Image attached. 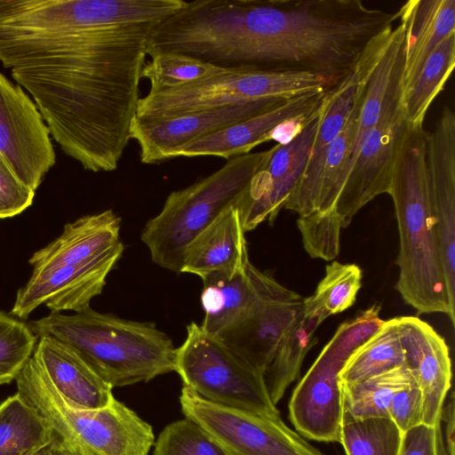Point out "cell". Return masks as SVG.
<instances>
[{
	"mask_svg": "<svg viewBox=\"0 0 455 455\" xmlns=\"http://www.w3.org/2000/svg\"><path fill=\"white\" fill-rule=\"evenodd\" d=\"M185 2L0 0V63L84 169L118 167L150 36Z\"/></svg>",
	"mask_w": 455,
	"mask_h": 455,
	"instance_id": "6da1fadb",
	"label": "cell"
},
{
	"mask_svg": "<svg viewBox=\"0 0 455 455\" xmlns=\"http://www.w3.org/2000/svg\"><path fill=\"white\" fill-rule=\"evenodd\" d=\"M396 20L361 0H231L214 37L228 66L307 72L335 86Z\"/></svg>",
	"mask_w": 455,
	"mask_h": 455,
	"instance_id": "7a4b0ae2",
	"label": "cell"
},
{
	"mask_svg": "<svg viewBox=\"0 0 455 455\" xmlns=\"http://www.w3.org/2000/svg\"><path fill=\"white\" fill-rule=\"evenodd\" d=\"M423 125L410 126L400 144L388 195L400 237L395 288L418 314L443 313L455 324L430 212Z\"/></svg>",
	"mask_w": 455,
	"mask_h": 455,
	"instance_id": "3957f363",
	"label": "cell"
},
{
	"mask_svg": "<svg viewBox=\"0 0 455 455\" xmlns=\"http://www.w3.org/2000/svg\"><path fill=\"white\" fill-rule=\"evenodd\" d=\"M74 349L113 388L148 382L174 371L171 338L156 324L99 313L90 307L71 315L51 312L28 323Z\"/></svg>",
	"mask_w": 455,
	"mask_h": 455,
	"instance_id": "277c9868",
	"label": "cell"
},
{
	"mask_svg": "<svg viewBox=\"0 0 455 455\" xmlns=\"http://www.w3.org/2000/svg\"><path fill=\"white\" fill-rule=\"evenodd\" d=\"M18 393L49 424L52 443L72 455H148L152 426L114 399L99 409L68 403L32 356L17 379Z\"/></svg>",
	"mask_w": 455,
	"mask_h": 455,
	"instance_id": "5b68a950",
	"label": "cell"
},
{
	"mask_svg": "<svg viewBox=\"0 0 455 455\" xmlns=\"http://www.w3.org/2000/svg\"><path fill=\"white\" fill-rule=\"evenodd\" d=\"M270 153L271 148L234 156L212 174L172 192L140 234L153 262L180 273L188 245L226 210L238 205L251 180Z\"/></svg>",
	"mask_w": 455,
	"mask_h": 455,
	"instance_id": "8992f818",
	"label": "cell"
},
{
	"mask_svg": "<svg viewBox=\"0 0 455 455\" xmlns=\"http://www.w3.org/2000/svg\"><path fill=\"white\" fill-rule=\"evenodd\" d=\"M332 87L325 78L307 72L224 67L215 75L191 83L148 92L140 99L136 117L162 120L250 100L291 99Z\"/></svg>",
	"mask_w": 455,
	"mask_h": 455,
	"instance_id": "52a82bcc",
	"label": "cell"
},
{
	"mask_svg": "<svg viewBox=\"0 0 455 455\" xmlns=\"http://www.w3.org/2000/svg\"><path fill=\"white\" fill-rule=\"evenodd\" d=\"M174 371L184 387L206 401L280 415L269 397L263 375L196 323L187 325L186 338L176 347Z\"/></svg>",
	"mask_w": 455,
	"mask_h": 455,
	"instance_id": "ba28073f",
	"label": "cell"
},
{
	"mask_svg": "<svg viewBox=\"0 0 455 455\" xmlns=\"http://www.w3.org/2000/svg\"><path fill=\"white\" fill-rule=\"evenodd\" d=\"M403 48L393 68L378 122L364 138L337 200L334 211L342 228L373 198L388 194L394 163L409 125L402 105Z\"/></svg>",
	"mask_w": 455,
	"mask_h": 455,
	"instance_id": "9c48e42d",
	"label": "cell"
},
{
	"mask_svg": "<svg viewBox=\"0 0 455 455\" xmlns=\"http://www.w3.org/2000/svg\"><path fill=\"white\" fill-rule=\"evenodd\" d=\"M185 416L203 427L228 455H323L282 420L268 415L211 403L182 387Z\"/></svg>",
	"mask_w": 455,
	"mask_h": 455,
	"instance_id": "30bf717a",
	"label": "cell"
},
{
	"mask_svg": "<svg viewBox=\"0 0 455 455\" xmlns=\"http://www.w3.org/2000/svg\"><path fill=\"white\" fill-rule=\"evenodd\" d=\"M356 347L336 331L295 387L290 419L308 439L339 443L342 396L339 374Z\"/></svg>",
	"mask_w": 455,
	"mask_h": 455,
	"instance_id": "8fae6325",
	"label": "cell"
},
{
	"mask_svg": "<svg viewBox=\"0 0 455 455\" xmlns=\"http://www.w3.org/2000/svg\"><path fill=\"white\" fill-rule=\"evenodd\" d=\"M0 156L36 191L56 163L51 133L28 94L0 73Z\"/></svg>",
	"mask_w": 455,
	"mask_h": 455,
	"instance_id": "7c38bea8",
	"label": "cell"
},
{
	"mask_svg": "<svg viewBox=\"0 0 455 455\" xmlns=\"http://www.w3.org/2000/svg\"><path fill=\"white\" fill-rule=\"evenodd\" d=\"M326 92L317 113L305 128L285 144H276L251 180L237 208L245 232L265 220L273 223L300 180L323 115L332 97Z\"/></svg>",
	"mask_w": 455,
	"mask_h": 455,
	"instance_id": "4fadbf2b",
	"label": "cell"
},
{
	"mask_svg": "<svg viewBox=\"0 0 455 455\" xmlns=\"http://www.w3.org/2000/svg\"><path fill=\"white\" fill-rule=\"evenodd\" d=\"M124 249L119 242L81 263L33 270L28 283L19 289L11 314L27 319L42 304L56 313L80 312L90 307L92 299L102 292L107 277L122 257Z\"/></svg>",
	"mask_w": 455,
	"mask_h": 455,
	"instance_id": "5bb4252c",
	"label": "cell"
},
{
	"mask_svg": "<svg viewBox=\"0 0 455 455\" xmlns=\"http://www.w3.org/2000/svg\"><path fill=\"white\" fill-rule=\"evenodd\" d=\"M287 100H250L162 120L135 117L131 127V140L139 145L143 164L162 163L172 159L173 154L184 146L266 112Z\"/></svg>",
	"mask_w": 455,
	"mask_h": 455,
	"instance_id": "9a60e30c",
	"label": "cell"
},
{
	"mask_svg": "<svg viewBox=\"0 0 455 455\" xmlns=\"http://www.w3.org/2000/svg\"><path fill=\"white\" fill-rule=\"evenodd\" d=\"M430 212L441 253L450 304L455 309V113L445 107L426 133Z\"/></svg>",
	"mask_w": 455,
	"mask_h": 455,
	"instance_id": "2e32d148",
	"label": "cell"
},
{
	"mask_svg": "<svg viewBox=\"0 0 455 455\" xmlns=\"http://www.w3.org/2000/svg\"><path fill=\"white\" fill-rule=\"evenodd\" d=\"M303 300L278 283L256 310L216 336L263 375L283 337L303 314Z\"/></svg>",
	"mask_w": 455,
	"mask_h": 455,
	"instance_id": "e0dca14e",
	"label": "cell"
},
{
	"mask_svg": "<svg viewBox=\"0 0 455 455\" xmlns=\"http://www.w3.org/2000/svg\"><path fill=\"white\" fill-rule=\"evenodd\" d=\"M403 364L423 398L422 424L442 425L444 400L451 387V363L444 339L417 316L395 317Z\"/></svg>",
	"mask_w": 455,
	"mask_h": 455,
	"instance_id": "ac0fdd59",
	"label": "cell"
},
{
	"mask_svg": "<svg viewBox=\"0 0 455 455\" xmlns=\"http://www.w3.org/2000/svg\"><path fill=\"white\" fill-rule=\"evenodd\" d=\"M331 89V88H330ZM327 91L308 92L287 100L257 116L198 139L176 151L173 158L217 156L230 159L250 153L269 141L270 132L285 121L315 110Z\"/></svg>",
	"mask_w": 455,
	"mask_h": 455,
	"instance_id": "d6986e66",
	"label": "cell"
},
{
	"mask_svg": "<svg viewBox=\"0 0 455 455\" xmlns=\"http://www.w3.org/2000/svg\"><path fill=\"white\" fill-rule=\"evenodd\" d=\"M202 328L217 335L251 315L278 283L251 261L235 272H216L202 278Z\"/></svg>",
	"mask_w": 455,
	"mask_h": 455,
	"instance_id": "ffe728a7",
	"label": "cell"
},
{
	"mask_svg": "<svg viewBox=\"0 0 455 455\" xmlns=\"http://www.w3.org/2000/svg\"><path fill=\"white\" fill-rule=\"evenodd\" d=\"M32 356L70 405L99 409L114 399L113 387L74 349L61 341L50 336L39 337Z\"/></svg>",
	"mask_w": 455,
	"mask_h": 455,
	"instance_id": "44dd1931",
	"label": "cell"
},
{
	"mask_svg": "<svg viewBox=\"0 0 455 455\" xmlns=\"http://www.w3.org/2000/svg\"><path fill=\"white\" fill-rule=\"evenodd\" d=\"M396 12L404 28V91L436 47L455 34V0H410Z\"/></svg>",
	"mask_w": 455,
	"mask_h": 455,
	"instance_id": "7402d4cb",
	"label": "cell"
},
{
	"mask_svg": "<svg viewBox=\"0 0 455 455\" xmlns=\"http://www.w3.org/2000/svg\"><path fill=\"white\" fill-rule=\"evenodd\" d=\"M250 261L237 205L226 210L186 248L180 273L201 279L216 272H235Z\"/></svg>",
	"mask_w": 455,
	"mask_h": 455,
	"instance_id": "603a6c76",
	"label": "cell"
},
{
	"mask_svg": "<svg viewBox=\"0 0 455 455\" xmlns=\"http://www.w3.org/2000/svg\"><path fill=\"white\" fill-rule=\"evenodd\" d=\"M121 218L113 211L83 216L65 225L62 234L29 259L33 270L81 263L99 256L120 241Z\"/></svg>",
	"mask_w": 455,
	"mask_h": 455,
	"instance_id": "cb8c5ba5",
	"label": "cell"
},
{
	"mask_svg": "<svg viewBox=\"0 0 455 455\" xmlns=\"http://www.w3.org/2000/svg\"><path fill=\"white\" fill-rule=\"evenodd\" d=\"M326 318L323 312L304 306L303 314L278 344L263 373L269 397L275 406L298 378L307 352L316 343L315 331Z\"/></svg>",
	"mask_w": 455,
	"mask_h": 455,
	"instance_id": "d4e9b609",
	"label": "cell"
},
{
	"mask_svg": "<svg viewBox=\"0 0 455 455\" xmlns=\"http://www.w3.org/2000/svg\"><path fill=\"white\" fill-rule=\"evenodd\" d=\"M53 438L49 424L18 392L0 403V455H35Z\"/></svg>",
	"mask_w": 455,
	"mask_h": 455,
	"instance_id": "484cf974",
	"label": "cell"
},
{
	"mask_svg": "<svg viewBox=\"0 0 455 455\" xmlns=\"http://www.w3.org/2000/svg\"><path fill=\"white\" fill-rule=\"evenodd\" d=\"M413 379L403 364L355 383H340L342 421L368 418H389L394 395ZM341 421V423H342Z\"/></svg>",
	"mask_w": 455,
	"mask_h": 455,
	"instance_id": "4316f807",
	"label": "cell"
},
{
	"mask_svg": "<svg viewBox=\"0 0 455 455\" xmlns=\"http://www.w3.org/2000/svg\"><path fill=\"white\" fill-rule=\"evenodd\" d=\"M455 67V34L429 55L416 79L403 91L402 105L410 126L423 125L426 114Z\"/></svg>",
	"mask_w": 455,
	"mask_h": 455,
	"instance_id": "83f0119b",
	"label": "cell"
},
{
	"mask_svg": "<svg viewBox=\"0 0 455 455\" xmlns=\"http://www.w3.org/2000/svg\"><path fill=\"white\" fill-rule=\"evenodd\" d=\"M395 317L381 328L348 357L339 374V382L362 381L403 364Z\"/></svg>",
	"mask_w": 455,
	"mask_h": 455,
	"instance_id": "f1b7e54d",
	"label": "cell"
},
{
	"mask_svg": "<svg viewBox=\"0 0 455 455\" xmlns=\"http://www.w3.org/2000/svg\"><path fill=\"white\" fill-rule=\"evenodd\" d=\"M403 433L390 418L342 421L339 443L347 455H399Z\"/></svg>",
	"mask_w": 455,
	"mask_h": 455,
	"instance_id": "f546056e",
	"label": "cell"
},
{
	"mask_svg": "<svg viewBox=\"0 0 455 455\" xmlns=\"http://www.w3.org/2000/svg\"><path fill=\"white\" fill-rule=\"evenodd\" d=\"M362 270L355 264L332 261L325 267V275L313 295L304 299L305 307L319 310L330 316L350 307L362 286Z\"/></svg>",
	"mask_w": 455,
	"mask_h": 455,
	"instance_id": "4dcf8cb0",
	"label": "cell"
},
{
	"mask_svg": "<svg viewBox=\"0 0 455 455\" xmlns=\"http://www.w3.org/2000/svg\"><path fill=\"white\" fill-rule=\"evenodd\" d=\"M223 68L184 54L163 52L151 56L141 76L149 81V92H156L215 75Z\"/></svg>",
	"mask_w": 455,
	"mask_h": 455,
	"instance_id": "1f68e13d",
	"label": "cell"
},
{
	"mask_svg": "<svg viewBox=\"0 0 455 455\" xmlns=\"http://www.w3.org/2000/svg\"><path fill=\"white\" fill-rule=\"evenodd\" d=\"M37 340L28 324L0 312V385L17 379L32 357Z\"/></svg>",
	"mask_w": 455,
	"mask_h": 455,
	"instance_id": "d6a6232c",
	"label": "cell"
},
{
	"mask_svg": "<svg viewBox=\"0 0 455 455\" xmlns=\"http://www.w3.org/2000/svg\"><path fill=\"white\" fill-rule=\"evenodd\" d=\"M153 455H228L195 421L185 418L167 425L154 443Z\"/></svg>",
	"mask_w": 455,
	"mask_h": 455,
	"instance_id": "836d02e7",
	"label": "cell"
},
{
	"mask_svg": "<svg viewBox=\"0 0 455 455\" xmlns=\"http://www.w3.org/2000/svg\"><path fill=\"white\" fill-rule=\"evenodd\" d=\"M298 228L305 250L310 257L331 260L339 252V236L342 228L333 214L314 213L299 218Z\"/></svg>",
	"mask_w": 455,
	"mask_h": 455,
	"instance_id": "e575fe53",
	"label": "cell"
},
{
	"mask_svg": "<svg viewBox=\"0 0 455 455\" xmlns=\"http://www.w3.org/2000/svg\"><path fill=\"white\" fill-rule=\"evenodd\" d=\"M36 191L23 183L0 156V219L14 217L34 200Z\"/></svg>",
	"mask_w": 455,
	"mask_h": 455,
	"instance_id": "d590c367",
	"label": "cell"
},
{
	"mask_svg": "<svg viewBox=\"0 0 455 455\" xmlns=\"http://www.w3.org/2000/svg\"><path fill=\"white\" fill-rule=\"evenodd\" d=\"M423 398L421 390L413 379L393 396L388 406V416L404 434L422 424Z\"/></svg>",
	"mask_w": 455,
	"mask_h": 455,
	"instance_id": "8d00e7d4",
	"label": "cell"
},
{
	"mask_svg": "<svg viewBox=\"0 0 455 455\" xmlns=\"http://www.w3.org/2000/svg\"><path fill=\"white\" fill-rule=\"evenodd\" d=\"M441 427L420 424L406 431L399 455H445Z\"/></svg>",
	"mask_w": 455,
	"mask_h": 455,
	"instance_id": "74e56055",
	"label": "cell"
},
{
	"mask_svg": "<svg viewBox=\"0 0 455 455\" xmlns=\"http://www.w3.org/2000/svg\"><path fill=\"white\" fill-rule=\"evenodd\" d=\"M450 402L445 409H443L442 419L445 421V455H454V395L451 394Z\"/></svg>",
	"mask_w": 455,
	"mask_h": 455,
	"instance_id": "f35d334b",
	"label": "cell"
},
{
	"mask_svg": "<svg viewBox=\"0 0 455 455\" xmlns=\"http://www.w3.org/2000/svg\"><path fill=\"white\" fill-rule=\"evenodd\" d=\"M44 455H60V454L52 443L48 448H46L44 450Z\"/></svg>",
	"mask_w": 455,
	"mask_h": 455,
	"instance_id": "ab89813d",
	"label": "cell"
},
{
	"mask_svg": "<svg viewBox=\"0 0 455 455\" xmlns=\"http://www.w3.org/2000/svg\"><path fill=\"white\" fill-rule=\"evenodd\" d=\"M52 445L57 450V451L59 452L60 455H72L70 453H68V452H66L64 451H61V450L58 449L53 443H52Z\"/></svg>",
	"mask_w": 455,
	"mask_h": 455,
	"instance_id": "60d3db41",
	"label": "cell"
},
{
	"mask_svg": "<svg viewBox=\"0 0 455 455\" xmlns=\"http://www.w3.org/2000/svg\"><path fill=\"white\" fill-rule=\"evenodd\" d=\"M44 450H45V449H44ZM44 450L43 451H41V452L37 453V454H35V455H44Z\"/></svg>",
	"mask_w": 455,
	"mask_h": 455,
	"instance_id": "b9f144b4",
	"label": "cell"
}]
</instances>
